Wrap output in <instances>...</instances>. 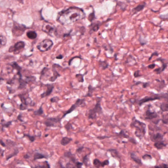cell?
Masks as SVG:
<instances>
[{
	"label": "cell",
	"mask_w": 168,
	"mask_h": 168,
	"mask_svg": "<svg viewBox=\"0 0 168 168\" xmlns=\"http://www.w3.org/2000/svg\"><path fill=\"white\" fill-rule=\"evenodd\" d=\"M160 61L161 62V63H162V67H161V71H162V72L164 71L168 66L167 60L165 59H163L161 58H158L156 60H154V61Z\"/></svg>",
	"instance_id": "obj_16"
},
{
	"label": "cell",
	"mask_w": 168,
	"mask_h": 168,
	"mask_svg": "<svg viewBox=\"0 0 168 168\" xmlns=\"http://www.w3.org/2000/svg\"><path fill=\"white\" fill-rule=\"evenodd\" d=\"M102 162H101L98 159H95L94 161V164L97 168H99L102 166Z\"/></svg>",
	"instance_id": "obj_33"
},
{
	"label": "cell",
	"mask_w": 168,
	"mask_h": 168,
	"mask_svg": "<svg viewBox=\"0 0 168 168\" xmlns=\"http://www.w3.org/2000/svg\"><path fill=\"white\" fill-rule=\"evenodd\" d=\"M131 156L132 159H133L136 162H137V163H138V164H141L140 160L136 155H135L134 153H132L131 154Z\"/></svg>",
	"instance_id": "obj_29"
},
{
	"label": "cell",
	"mask_w": 168,
	"mask_h": 168,
	"mask_svg": "<svg viewBox=\"0 0 168 168\" xmlns=\"http://www.w3.org/2000/svg\"><path fill=\"white\" fill-rule=\"evenodd\" d=\"M63 58H64L63 56L62 55H61V54H60L59 55L57 56L56 57V59H58V60H62V59H63Z\"/></svg>",
	"instance_id": "obj_49"
},
{
	"label": "cell",
	"mask_w": 168,
	"mask_h": 168,
	"mask_svg": "<svg viewBox=\"0 0 168 168\" xmlns=\"http://www.w3.org/2000/svg\"><path fill=\"white\" fill-rule=\"evenodd\" d=\"M38 167H39V168H50L49 163L46 161L44 162V164L43 166H40Z\"/></svg>",
	"instance_id": "obj_34"
},
{
	"label": "cell",
	"mask_w": 168,
	"mask_h": 168,
	"mask_svg": "<svg viewBox=\"0 0 168 168\" xmlns=\"http://www.w3.org/2000/svg\"><path fill=\"white\" fill-rule=\"evenodd\" d=\"M0 145H1L3 147H6L7 146L6 144L5 143V142H4L3 141V140H0Z\"/></svg>",
	"instance_id": "obj_48"
},
{
	"label": "cell",
	"mask_w": 168,
	"mask_h": 168,
	"mask_svg": "<svg viewBox=\"0 0 168 168\" xmlns=\"http://www.w3.org/2000/svg\"><path fill=\"white\" fill-rule=\"evenodd\" d=\"M87 73H84V74H77L75 75V78L77 79V80L80 83H83L84 82V76Z\"/></svg>",
	"instance_id": "obj_27"
},
{
	"label": "cell",
	"mask_w": 168,
	"mask_h": 168,
	"mask_svg": "<svg viewBox=\"0 0 168 168\" xmlns=\"http://www.w3.org/2000/svg\"><path fill=\"white\" fill-rule=\"evenodd\" d=\"M109 161L108 160H106V161L102 162V167H104V166L108 165H109Z\"/></svg>",
	"instance_id": "obj_47"
},
{
	"label": "cell",
	"mask_w": 168,
	"mask_h": 168,
	"mask_svg": "<svg viewBox=\"0 0 168 168\" xmlns=\"http://www.w3.org/2000/svg\"><path fill=\"white\" fill-rule=\"evenodd\" d=\"M72 141V138H70L67 137H65L62 139L61 141V144L63 146H66L69 144Z\"/></svg>",
	"instance_id": "obj_21"
},
{
	"label": "cell",
	"mask_w": 168,
	"mask_h": 168,
	"mask_svg": "<svg viewBox=\"0 0 168 168\" xmlns=\"http://www.w3.org/2000/svg\"><path fill=\"white\" fill-rule=\"evenodd\" d=\"M159 55V54H158V53L157 52V51H155V52H153V53H152V54L151 55V56H150V57L149 58V59H148V60H151V59H152V58L153 57V56H158Z\"/></svg>",
	"instance_id": "obj_39"
},
{
	"label": "cell",
	"mask_w": 168,
	"mask_h": 168,
	"mask_svg": "<svg viewBox=\"0 0 168 168\" xmlns=\"http://www.w3.org/2000/svg\"><path fill=\"white\" fill-rule=\"evenodd\" d=\"M53 45V42L52 40L49 39H46L38 43L37 48L41 52H45L50 50Z\"/></svg>",
	"instance_id": "obj_5"
},
{
	"label": "cell",
	"mask_w": 168,
	"mask_h": 168,
	"mask_svg": "<svg viewBox=\"0 0 168 168\" xmlns=\"http://www.w3.org/2000/svg\"><path fill=\"white\" fill-rule=\"evenodd\" d=\"M59 98L58 96H54L50 99V101L51 103H56L59 100Z\"/></svg>",
	"instance_id": "obj_36"
},
{
	"label": "cell",
	"mask_w": 168,
	"mask_h": 168,
	"mask_svg": "<svg viewBox=\"0 0 168 168\" xmlns=\"http://www.w3.org/2000/svg\"><path fill=\"white\" fill-rule=\"evenodd\" d=\"M155 67H156V64H155V63H152V64H149V66H148L147 67L149 69H153V68H154Z\"/></svg>",
	"instance_id": "obj_44"
},
{
	"label": "cell",
	"mask_w": 168,
	"mask_h": 168,
	"mask_svg": "<svg viewBox=\"0 0 168 168\" xmlns=\"http://www.w3.org/2000/svg\"><path fill=\"white\" fill-rule=\"evenodd\" d=\"M2 149L1 148V147H0V154L2 153Z\"/></svg>",
	"instance_id": "obj_54"
},
{
	"label": "cell",
	"mask_w": 168,
	"mask_h": 168,
	"mask_svg": "<svg viewBox=\"0 0 168 168\" xmlns=\"http://www.w3.org/2000/svg\"><path fill=\"white\" fill-rule=\"evenodd\" d=\"M25 46V43L23 41H18L14 46L9 47L8 52L9 53H13L14 54H18L24 49Z\"/></svg>",
	"instance_id": "obj_9"
},
{
	"label": "cell",
	"mask_w": 168,
	"mask_h": 168,
	"mask_svg": "<svg viewBox=\"0 0 168 168\" xmlns=\"http://www.w3.org/2000/svg\"><path fill=\"white\" fill-rule=\"evenodd\" d=\"M130 126L132 128H136L135 135L139 139L143 138L146 133V123L138 120L135 117L132 118Z\"/></svg>",
	"instance_id": "obj_2"
},
{
	"label": "cell",
	"mask_w": 168,
	"mask_h": 168,
	"mask_svg": "<svg viewBox=\"0 0 168 168\" xmlns=\"http://www.w3.org/2000/svg\"><path fill=\"white\" fill-rule=\"evenodd\" d=\"M154 146L158 149H162L163 148L165 147L166 146V145L162 141L155 142V143L154 144Z\"/></svg>",
	"instance_id": "obj_26"
},
{
	"label": "cell",
	"mask_w": 168,
	"mask_h": 168,
	"mask_svg": "<svg viewBox=\"0 0 168 168\" xmlns=\"http://www.w3.org/2000/svg\"><path fill=\"white\" fill-rule=\"evenodd\" d=\"M27 108H28V107L26 106H25V105H23V104H20V107H19V109H20V110H21V111H23V110H26V109H27Z\"/></svg>",
	"instance_id": "obj_42"
},
{
	"label": "cell",
	"mask_w": 168,
	"mask_h": 168,
	"mask_svg": "<svg viewBox=\"0 0 168 168\" xmlns=\"http://www.w3.org/2000/svg\"><path fill=\"white\" fill-rule=\"evenodd\" d=\"M27 28L23 25L19 24L17 23L14 24V27L12 29V33L13 35L15 36H19L22 35Z\"/></svg>",
	"instance_id": "obj_8"
},
{
	"label": "cell",
	"mask_w": 168,
	"mask_h": 168,
	"mask_svg": "<svg viewBox=\"0 0 168 168\" xmlns=\"http://www.w3.org/2000/svg\"><path fill=\"white\" fill-rule=\"evenodd\" d=\"M4 80V78H3L1 77H0V83H1L2 82H3Z\"/></svg>",
	"instance_id": "obj_53"
},
{
	"label": "cell",
	"mask_w": 168,
	"mask_h": 168,
	"mask_svg": "<svg viewBox=\"0 0 168 168\" xmlns=\"http://www.w3.org/2000/svg\"><path fill=\"white\" fill-rule=\"evenodd\" d=\"M27 36L31 40H35L37 37V34L35 31H30L26 34Z\"/></svg>",
	"instance_id": "obj_23"
},
{
	"label": "cell",
	"mask_w": 168,
	"mask_h": 168,
	"mask_svg": "<svg viewBox=\"0 0 168 168\" xmlns=\"http://www.w3.org/2000/svg\"><path fill=\"white\" fill-rule=\"evenodd\" d=\"M140 71L139 70H137L134 73V76L135 78H138V77H141L142 75L140 74L139 73Z\"/></svg>",
	"instance_id": "obj_38"
},
{
	"label": "cell",
	"mask_w": 168,
	"mask_h": 168,
	"mask_svg": "<svg viewBox=\"0 0 168 168\" xmlns=\"http://www.w3.org/2000/svg\"><path fill=\"white\" fill-rule=\"evenodd\" d=\"M142 83H143V82H140V81H139V82H136V83H135V85H139V84H142Z\"/></svg>",
	"instance_id": "obj_52"
},
{
	"label": "cell",
	"mask_w": 168,
	"mask_h": 168,
	"mask_svg": "<svg viewBox=\"0 0 168 168\" xmlns=\"http://www.w3.org/2000/svg\"><path fill=\"white\" fill-rule=\"evenodd\" d=\"M85 14L82 9L76 7H71L60 12L57 21L61 24L68 25L84 18Z\"/></svg>",
	"instance_id": "obj_1"
},
{
	"label": "cell",
	"mask_w": 168,
	"mask_h": 168,
	"mask_svg": "<svg viewBox=\"0 0 168 168\" xmlns=\"http://www.w3.org/2000/svg\"><path fill=\"white\" fill-rule=\"evenodd\" d=\"M161 121L163 122V123L165 124H167L168 122V114H163L162 115V118L161 119Z\"/></svg>",
	"instance_id": "obj_31"
},
{
	"label": "cell",
	"mask_w": 168,
	"mask_h": 168,
	"mask_svg": "<svg viewBox=\"0 0 168 168\" xmlns=\"http://www.w3.org/2000/svg\"><path fill=\"white\" fill-rule=\"evenodd\" d=\"M19 152V150H17V149H15L14 152H13L12 153L10 154L9 155H8L7 156V159H6V160L7 161L8 160H9L10 158H11L12 157H14L15 156H16V155Z\"/></svg>",
	"instance_id": "obj_28"
},
{
	"label": "cell",
	"mask_w": 168,
	"mask_h": 168,
	"mask_svg": "<svg viewBox=\"0 0 168 168\" xmlns=\"http://www.w3.org/2000/svg\"><path fill=\"white\" fill-rule=\"evenodd\" d=\"M151 139L153 141H162L163 139V135H162L160 133H157L151 135Z\"/></svg>",
	"instance_id": "obj_17"
},
{
	"label": "cell",
	"mask_w": 168,
	"mask_h": 168,
	"mask_svg": "<svg viewBox=\"0 0 168 168\" xmlns=\"http://www.w3.org/2000/svg\"><path fill=\"white\" fill-rule=\"evenodd\" d=\"M24 137H27L29 140L31 142H34L36 139V138L35 136H31L29 134H24Z\"/></svg>",
	"instance_id": "obj_32"
},
{
	"label": "cell",
	"mask_w": 168,
	"mask_h": 168,
	"mask_svg": "<svg viewBox=\"0 0 168 168\" xmlns=\"http://www.w3.org/2000/svg\"><path fill=\"white\" fill-rule=\"evenodd\" d=\"M96 87H93L92 86V85H89L88 87V92L84 96L86 97H92L93 96V94L94 92L96 90Z\"/></svg>",
	"instance_id": "obj_19"
},
{
	"label": "cell",
	"mask_w": 168,
	"mask_h": 168,
	"mask_svg": "<svg viewBox=\"0 0 168 168\" xmlns=\"http://www.w3.org/2000/svg\"><path fill=\"white\" fill-rule=\"evenodd\" d=\"M114 1H116V0H114Z\"/></svg>",
	"instance_id": "obj_57"
},
{
	"label": "cell",
	"mask_w": 168,
	"mask_h": 168,
	"mask_svg": "<svg viewBox=\"0 0 168 168\" xmlns=\"http://www.w3.org/2000/svg\"><path fill=\"white\" fill-rule=\"evenodd\" d=\"M44 114V110L42 107H41L37 110L34 112V114L35 115H41Z\"/></svg>",
	"instance_id": "obj_30"
},
{
	"label": "cell",
	"mask_w": 168,
	"mask_h": 168,
	"mask_svg": "<svg viewBox=\"0 0 168 168\" xmlns=\"http://www.w3.org/2000/svg\"><path fill=\"white\" fill-rule=\"evenodd\" d=\"M46 159L47 158V157H46L44 155L39 153V152H36L34 154V160H38V159Z\"/></svg>",
	"instance_id": "obj_22"
},
{
	"label": "cell",
	"mask_w": 168,
	"mask_h": 168,
	"mask_svg": "<svg viewBox=\"0 0 168 168\" xmlns=\"http://www.w3.org/2000/svg\"><path fill=\"white\" fill-rule=\"evenodd\" d=\"M82 165V164L80 162H77L76 163V167L77 168H81V166Z\"/></svg>",
	"instance_id": "obj_50"
},
{
	"label": "cell",
	"mask_w": 168,
	"mask_h": 168,
	"mask_svg": "<svg viewBox=\"0 0 168 168\" xmlns=\"http://www.w3.org/2000/svg\"><path fill=\"white\" fill-rule=\"evenodd\" d=\"M18 97H19L21 104L28 107V106H34L35 103H33L32 100L31 99V98L29 96V95L27 96H26L25 94H19Z\"/></svg>",
	"instance_id": "obj_11"
},
{
	"label": "cell",
	"mask_w": 168,
	"mask_h": 168,
	"mask_svg": "<svg viewBox=\"0 0 168 168\" xmlns=\"http://www.w3.org/2000/svg\"><path fill=\"white\" fill-rule=\"evenodd\" d=\"M49 68L47 67H44L43 68L41 72V76L40 78L41 80H43L46 79V75L47 76V77H48V76L49 75Z\"/></svg>",
	"instance_id": "obj_18"
},
{
	"label": "cell",
	"mask_w": 168,
	"mask_h": 168,
	"mask_svg": "<svg viewBox=\"0 0 168 168\" xmlns=\"http://www.w3.org/2000/svg\"><path fill=\"white\" fill-rule=\"evenodd\" d=\"M0 67H1V63H0Z\"/></svg>",
	"instance_id": "obj_56"
},
{
	"label": "cell",
	"mask_w": 168,
	"mask_h": 168,
	"mask_svg": "<svg viewBox=\"0 0 168 168\" xmlns=\"http://www.w3.org/2000/svg\"><path fill=\"white\" fill-rule=\"evenodd\" d=\"M45 86L46 87V89L45 90V91L44 93H43L41 95V97L42 98L49 96L51 94V93H52L54 87V86L53 84H48L45 85Z\"/></svg>",
	"instance_id": "obj_14"
},
{
	"label": "cell",
	"mask_w": 168,
	"mask_h": 168,
	"mask_svg": "<svg viewBox=\"0 0 168 168\" xmlns=\"http://www.w3.org/2000/svg\"><path fill=\"white\" fill-rule=\"evenodd\" d=\"M62 118L59 117L54 118H49L46 119L44 124L46 127H57L61 126V121Z\"/></svg>",
	"instance_id": "obj_10"
},
{
	"label": "cell",
	"mask_w": 168,
	"mask_h": 168,
	"mask_svg": "<svg viewBox=\"0 0 168 168\" xmlns=\"http://www.w3.org/2000/svg\"><path fill=\"white\" fill-rule=\"evenodd\" d=\"M160 108L162 112H165L168 111V101L166 102H163L160 105Z\"/></svg>",
	"instance_id": "obj_24"
},
{
	"label": "cell",
	"mask_w": 168,
	"mask_h": 168,
	"mask_svg": "<svg viewBox=\"0 0 168 168\" xmlns=\"http://www.w3.org/2000/svg\"><path fill=\"white\" fill-rule=\"evenodd\" d=\"M143 87L144 88H146L147 87H148L149 86V83H143Z\"/></svg>",
	"instance_id": "obj_46"
},
{
	"label": "cell",
	"mask_w": 168,
	"mask_h": 168,
	"mask_svg": "<svg viewBox=\"0 0 168 168\" xmlns=\"http://www.w3.org/2000/svg\"><path fill=\"white\" fill-rule=\"evenodd\" d=\"M11 123H12V121H10L7 122H6V123H5L4 124H2V129H3V128L8 127L10 125H11Z\"/></svg>",
	"instance_id": "obj_37"
},
{
	"label": "cell",
	"mask_w": 168,
	"mask_h": 168,
	"mask_svg": "<svg viewBox=\"0 0 168 168\" xmlns=\"http://www.w3.org/2000/svg\"><path fill=\"white\" fill-rule=\"evenodd\" d=\"M158 117V114L155 111L151 112L149 107L146 110L145 113V118L146 120H153L155 119H156Z\"/></svg>",
	"instance_id": "obj_13"
},
{
	"label": "cell",
	"mask_w": 168,
	"mask_h": 168,
	"mask_svg": "<svg viewBox=\"0 0 168 168\" xmlns=\"http://www.w3.org/2000/svg\"><path fill=\"white\" fill-rule=\"evenodd\" d=\"M42 30L51 36L56 35V30L54 26L51 23L45 22L44 23Z\"/></svg>",
	"instance_id": "obj_6"
},
{
	"label": "cell",
	"mask_w": 168,
	"mask_h": 168,
	"mask_svg": "<svg viewBox=\"0 0 168 168\" xmlns=\"http://www.w3.org/2000/svg\"><path fill=\"white\" fill-rule=\"evenodd\" d=\"M18 1H19L20 2H22V0H18Z\"/></svg>",
	"instance_id": "obj_55"
},
{
	"label": "cell",
	"mask_w": 168,
	"mask_h": 168,
	"mask_svg": "<svg viewBox=\"0 0 168 168\" xmlns=\"http://www.w3.org/2000/svg\"><path fill=\"white\" fill-rule=\"evenodd\" d=\"M99 66L102 68V70H105L107 69L109 67V64L106 60H99L98 61Z\"/></svg>",
	"instance_id": "obj_20"
},
{
	"label": "cell",
	"mask_w": 168,
	"mask_h": 168,
	"mask_svg": "<svg viewBox=\"0 0 168 168\" xmlns=\"http://www.w3.org/2000/svg\"><path fill=\"white\" fill-rule=\"evenodd\" d=\"M118 134H119V135L120 136H122V137H123L124 138H128V136L127 135H126V134L124 133V131H123V130H121V131H120V132Z\"/></svg>",
	"instance_id": "obj_41"
},
{
	"label": "cell",
	"mask_w": 168,
	"mask_h": 168,
	"mask_svg": "<svg viewBox=\"0 0 168 168\" xmlns=\"http://www.w3.org/2000/svg\"><path fill=\"white\" fill-rule=\"evenodd\" d=\"M102 97H97L96 99V104H95L94 107L88 111L87 116L89 120H95L97 118V114H102V109L101 105V102L102 101Z\"/></svg>",
	"instance_id": "obj_4"
},
{
	"label": "cell",
	"mask_w": 168,
	"mask_h": 168,
	"mask_svg": "<svg viewBox=\"0 0 168 168\" xmlns=\"http://www.w3.org/2000/svg\"><path fill=\"white\" fill-rule=\"evenodd\" d=\"M85 99L84 98H83V99L78 98L77 99H76L74 104L72 105L69 110H68L67 111H65L64 113V114L61 118L63 119L68 114L71 113L72 112L74 111L77 107L82 106L83 104H85Z\"/></svg>",
	"instance_id": "obj_7"
},
{
	"label": "cell",
	"mask_w": 168,
	"mask_h": 168,
	"mask_svg": "<svg viewBox=\"0 0 168 168\" xmlns=\"http://www.w3.org/2000/svg\"><path fill=\"white\" fill-rule=\"evenodd\" d=\"M65 128L66 129V130L67 131H69V130H71V129L73 128L72 124L70 122H68L65 126Z\"/></svg>",
	"instance_id": "obj_35"
},
{
	"label": "cell",
	"mask_w": 168,
	"mask_h": 168,
	"mask_svg": "<svg viewBox=\"0 0 168 168\" xmlns=\"http://www.w3.org/2000/svg\"><path fill=\"white\" fill-rule=\"evenodd\" d=\"M7 42V38L3 36V35H0V48H1L3 47H4Z\"/></svg>",
	"instance_id": "obj_25"
},
{
	"label": "cell",
	"mask_w": 168,
	"mask_h": 168,
	"mask_svg": "<svg viewBox=\"0 0 168 168\" xmlns=\"http://www.w3.org/2000/svg\"><path fill=\"white\" fill-rule=\"evenodd\" d=\"M143 159H145V160H146V159H151L152 158V157H151V156H150V155H148V154H146V155H144V156H143Z\"/></svg>",
	"instance_id": "obj_45"
},
{
	"label": "cell",
	"mask_w": 168,
	"mask_h": 168,
	"mask_svg": "<svg viewBox=\"0 0 168 168\" xmlns=\"http://www.w3.org/2000/svg\"><path fill=\"white\" fill-rule=\"evenodd\" d=\"M155 168H168V166L166 164H162L160 166H156Z\"/></svg>",
	"instance_id": "obj_43"
},
{
	"label": "cell",
	"mask_w": 168,
	"mask_h": 168,
	"mask_svg": "<svg viewBox=\"0 0 168 168\" xmlns=\"http://www.w3.org/2000/svg\"><path fill=\"white\" fill-rule=\"evenodd\" d=\"M8 65L10 66L13 69H15L17 71V75L19 76V78L20 77H22V74H21V70L22 68L18 65V64L16 62H12L9 64Z\"/></svg>",
	"instance_id": "obj_15"
},
{
	"label": "cell",
	"mask_w": 168,
	"mask_h": 168,
	"mask_svg": "<svg viewBox=\"0 0 168 168\" xmlns=\"http://www.w3.org/2000/svg\"><path fill=\"white\" fill-rule=\"evenodd\" d=\"M29 157V155H28L27 154H26V155H25L24 156V158H25V159H27V158H28Z\"/></svg>",
	"instance_id": "obj_51"
},
{
	"label": "cell",
	"mask_w": 168,
	"mask_h": 168,
	"mask_svg": "<svg viewBox=\"0 0 168 168\" xmlns=\"http://www.w3.org/2000/svg\"><path fill=\"white\" fill-rule=\"evenodd\" d=\"M75 58H79L80 59H82L81 57H80V56H75L74 57H73L72 58L69 60V66H71V63H72V61H73V60Z\"/></svg>",
	"instance_id": "obj_40"
},
{
	"label": "cell",
	"mask_w": 168,
	"mask_h": 168,
	"mask_svg": "<svg viewBox=\"0 0 168 168\" xmlns=\"http://www.w3.org/2000/svg\"><path fill=\"white\" fill-rule=\"evenodd\" d=\"M151 95L149 96H146L143 98L140 99L138 101V105L140 106L145 103L152 101L154 100H160L161 99H164L166 100H168V94L167 93H162V94H154L153 93H151Z\"/></svg>",
	"instance_id": "obj_3"
},
{
	"label": "cell",
	"mask_w": 168,
	"mask_h": 168,
	"mask_svg": "<svg viewBox=\"0 0 168 168\" xmlns=\"http://www.w3.org/2000/svg\"><path fill=\"white\" fill-rule=\"evenodd\" d=\"M60 66L59 65V64H56V63H54L52 65V70L53 72V76H51L50 78H49V81L50 82H55L58 77H60L61 76V75L59 73V72L57 70V68Z\"/></svg>",
	"instance_id": "obj_12"
}]
</instances>
